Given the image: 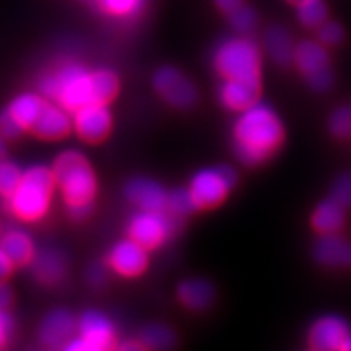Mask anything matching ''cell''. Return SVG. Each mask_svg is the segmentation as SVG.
Wrapping results in <instances>:
<instances>
[{"label": "cell", "mask_w": 351, "mask_h": 351, "mask_svg": "<svg viewBox=\"0 0 351 351\" xmlns=\"http://www.w3.org/2000/svg\"><path fill=\"white\" fill-rule=\"evenodd\" d=\"M238 114L232 124V152L245 166L262 165L282 147V121L274 109L258 101Z\"/></svg>", "instance_id": "cell-1"}, {"label": "cell", "mask_w": 351, "mask_h": 351, "mask_svg": "<svg viewBox=\"0 0 351 351\" xmlns=\"http://www.w3.org/2000/svg\"><path fill=\"white\" fill-rule=\"evenodd\" d=\"M52 173L70 217L78 221L90 217L98 194V179L88 158L78 150H65L56 158Z\"/></svg>", "instance_id": "cell-2"}, {"label": "cell", "mask_w": 351, "mask_h": 351, "mask_svg": "<svg viewBox=\"0 0 351 351\" xmlns=\"http://www.w3.org/2000/svg\"><path fill=\"white\" fill-rule=\"evenodd\" d=\"M56 192L52 168L29 166L23 171L19 186L7 197V207L13 217L25 223H36L49 213Z\"/></svg>", "instance_id": "cell-3"}, {"label": "cell", "mask_w": 351, "mask_h": 351, "mask_svg": "<svg viewBox=\"0 0 351 351\" xmlns=\"http://www.w3.org/2000/svg\"><path fill=\"white\" fill-rule=\"evenodd\" d=\"M41 95L69 112L93 101V72L80 64H64L41 80Z\"/></svg>", "instance_id": "cell-4"}, {"label": "cell", "mask_w": 351, "mask_h": 351, "mask_svg": "<svg viewBox=\"0 0 351 351\" xmlns=\"http://www.w3.org/2000/svg\"><path fill=\"white\" fill-rule=\"evenodd\" d=\"M261 64L258 46L244 34L225 39L213 52V69L221 80L261 83Z\"/></svg>", "instance_id": "cell-5"}, {"label": "cell", "mask_w": 351, "mask_h": 351, "mask_svg": "<svg viewBox=\"0 0 351 351\" xmlns=\"http://www.w3.org/2000/svg\"><path fill=\"white\" fill-rule=\"evenodd\" d=\"M293 64L296 65L298 72L301 73L311 90L324 93L332 88L333 70L324 44L309 41V39L296 44Z\"/></svg>", "instance_id": "cell-6"}, {"label": "cell", "mask_w": 351, "mask_h": 351, "mask_svg": "<svg viewBox=\"0 0 351 351\" xmlns=\"http://www.w3.org/2000/svg\"><path fill=\"white\" fill-rule=\"evenodd\" d=\"M236 184V173L230 166L204 168L194 174L189 184L197 208H213L226 199Z\"/></svg>", "instance_id": "cell-7"}, {"label": "cell", "mask_w": 351, "mask_h": 351, "mask_svg": "<svg viewBox=\"0 0 351 351\" xmlns=\"http://www.w3.org/2000/svg\"><path fill=\"white\" fill-rule=\"evenodd\" d=\"M116 346V327L106 314L85 311L78 317V332L65 345L69 351H103Z\"/></svg>", "instance_id": "cell-8"}, {"label": "cell", "mask_w": 351, "mask_h": 351, "mask_svg": "<svg viewBox=\"0 0 351 351\" xmlns=\"http://www.w3.org/2000/svg\"><path fill=\"white\" fill-rule=\"evenodd\" d=\"M176 231V217L166 210H138L132 215L127 225L129 238L137 241L145 249L161 247Z\"/></svg>", "instance_id": "cell-9"}, {"label": "cell", "mask_w": 351, "mask_h": 351, "mask_svg": "<svg viewBox=\"0 0 351 351\" xmlns=\"http://www.w3.org/2000/svg\"><path fill=\"white\" fill-rule=\"evenodd\" d=\"M46 98L36 93H21L15 96L8 106L0 112V134L8 140L19 138L32 127L41 114Z\"/></svg>", "instance_id": "cell-10"}, {"label": "cell", "mask_w": 351, "mask_h": 351, "mask_svg": "<svg viewBox=\"0 0 351 351\" xmlns=\"http://www.w3.org/2000/svg\"><path fill=\"white\" fill-rule=\"evenodd\" d=\"M153 88L156 95L176 109H189L197 103V88L186 73L173 65H163L153 75Z\"/></svg>", "instance_id": "cell-11"}, {"label": "cell", "mask_w": 351, "mask_h": 351, "mask_svg": "<svg viewBox=\"0 0 351 351\" xmlns=\"http://www.w3.org/2000/svg\"><path fill=\"white\" fill-rule=\"evenodd\" d=\"M72 124L82 140L88 143H101L112 130V114L108 104L88 103L73 112Z\"/></svg>", "instance_id": "cell-12"}, {"label": "cell", "mask_w": 351, "mask_h": 351, "mask_svg": "<svg viewBox=\"0 0 351 351\" xmlns=\"http://www.w3.org/2000/svg\"><path fill=\"white\" fill-rule=\"evenodd\" d=\"M351 339V327L340 315H324L315 320L307 333V343L315 351H345Z\"/></svg>", "instance_id": "cell-13"}, {"label": "cell", "mask_w": 351, "mask_h": 351, "mask_svg": "<svg viewBox=\"0 0 351 351\" xmlns=\"http://www.w3.org/2000/svg\"><path fill=\"white\" fill-rule=\"evenodd\" d=\"M108 265L114 274L124 278H135L148 267V249L132 238L121 239L108 254Z\"/></svg>", "instance_id": "cell-14"}, {"label": "cell", "mask_w": 351, "mask_h": 351, "mask_svg": "<svg viewBox=\"0 0 351 351\" xmlns=\"http://www.w3.org/2000/svg\"><path fill=\"white\" fill-rule=\"evenodd\" d=\"M78 332V319L67 309H54L41 319L38 339L47 348H65Z\"/></svg>", "instance_id": "cell-15"}, {"label": "cell", "mask_w": 351, "mask_h": 351, "mask_svg": "<svg viewBox=\"0 0 351 351\" xmlns=\"http://www.w3.org/2000/svg\"><path fill=\"white\" fill-rule=\"evenodd\" d=\"M72 129V117L69 116L67 109L46 99V104H44L36 122L33 124L32 132L38 138L54 142V140L67 137Z\"/></svg>", "instance_id": "cell-16"}, {"label": "cell", "mask_w": 351, "mask_h": 351, "mask_svg": "<svg viewBox=\"0 0 351 351\" xmlns=\"http://www.w3.org/2000/svg\"><path fill=\"white\" fill-rule=\"evenodd\" d=\"M125 197L138 210H166L168 191L160 182L148 178H134L127 182Z\"/></svg>", "instance_id": "cell-17"}, {"label": "cell", "mask_w": 351, "mask_h": 351, "mask_svg": "<svg viewBox=\"0 0 351 351\" xmlns=\"http://www.w3.org/2000/svg\"><path fill=\"white\" fill-rule=\"evenodd\" d=\"M29 265L34 278L44 287H56L67 276V258L59 249L44 247L36 251Z\"/></svg>", "instance_id": "cell-18"}, {"label": "cell", "mask_w": 351, "mask_h": 351, "mask_svg": "<svg viewBox=\"0 0 351 351\" xmlns=\"http://www.w3.org/2000/svg\"><path fill=\"white\" fill-rule=\"evenodd\" d=\"M262 85L257 82L221 80L218 86V101L223 108L241 112L258 101Z\"/></svg>", "instance_id": "cell-19"}, {"label": "cell", "mask_w": 351, "mask_h": 351, "mask_svg": "<svg viewBox=\"0 0 351 351\" xmlns=\"http://www.w3.org/2000/svg\"><path fill=\"white\" fill-rule=\"evenodd\" d=\"M0 247L15 263V267L29 265L38 251L32 234L25 230H20V228H13V230L3 232L2 238H0Z\"/></svg>", "instance_id": "cell-20"}, {"label": "cell", "mask_w": 351, "mask_h": 351, "mask_svg": "<svg viewBox=\"0 0 351 351\" xmlns=\"http://www.w3.org/2000/svg\"><path fill=\"white\" fill-rule=\"evenodd\" d=\"M179 302L189 311H205L215 300L213 285L204 278H187L176 289Z\"/></svg>", "instance_id": "cell-21"}, {"label": "cell", "mask_w": 351, "mask_h": 351, "mask_svg": "<svg viewBox=\"0 0 351 351\" xmlns=\"http://www.w3.org/2000/svg\"><path fill=\"white\" fill-rule=\"evenodd\" d=\"M350 243L341 238L339 232L320 234L314 244V258L326 267H341L348 262Z\"/></svg>", "instance_id": "cell-22"}, {"label": "cell", "mask_w": 351, "mask_h": 351, "mask_svg": "<svg viewBox=\"0 0 351 351\" xmlns=\"http://www.w3.org/2000/svg\"><path fill=\"white\" fill-rule=\"evenodd\" d=\"M263 44H265V51L269 52L270 59L274 60L280 67H287V65L293 64V56H295L296 44L293 43L291 34L283 26H270L267 29L265 38H263Z\"/></svg>", "instance_id": "cell-23"}, {"label": "cell", "mask_w": 351, "mask_h": 351, "mask_svg": "<svg viewBox=\"0 0 351 351\" xmlns=\"http://www.w3.org/2000/svg\"><path fill=\"white\" fill-rule=\"evenodd\" d=\"M345 207L333 199L322 200L311 215V225L319 234H332L339 232L345 225Z\"/></svg>", "instance_id": "cell-24"}, {"label": "cell", "mask_w": 351, "mask_h": 351, "mask_svg": "<svg viewBox=\"0 0 351 351\" xmlns=\"http://www.w3.org/2000/svg\"><path fill=\"white\" fill-rule=\"evenodd\" d=\"M119 93V78L109 69L93 70V101L109 104Z\"/></svg>", "instance_id": "cell-25"}, {"label": "cell", "mask_w": 351, "mask_h": 351, "mask_svg": "<svg viewBox=\"0 0 351 351\" xmlns=\"http://www.w3.org/2000/svg\"><path fill=\"white\" fill-rule=\"evenodd\" d=\"M296 13L306 28H319L327 19V5L324 0H298Z\"/></svg>", "instance_id": "cell-26"}, {"label": "cell", "mask_w": 351, "mask_h": 351, "mask_svg": "<svg viewBox=\"0 0 351 351\" xmlns=\"http://www.w3.org/2000/svg\"><path fill=\"white\" fill-rule=\"evenodd\" d=\"M98 7L114 19L129 20L143 10L145 0H96Z\"/></svg>", "instance_id": "cell-27"}, {"label": "cell", "mask_w": 351, "mask_h": 351, "mask_svg": "<svg viewBox=\"0 0 351 351\" xmlns=\"http://www.w3.org/2000/svg\"><path fill=\"white\" fill-rule=\"evenodd\" d=\"M174 333L165 326H148L140 333V343L148 350H166L174 345Z\"/></svg>", "instance_id": "cell-28"}, {"label": "cell", "mask_w": 351, "mask_h": 351, "mask_svg": "<svg viewBox=\"0 0 351 351\" xmlns=\"http://www.w3.org/2000/svg\"><path fill=\"white\" fill-rule=\"evenodd\" d=\"M197 205L194 199H192L191 191L187 189H174V191L168 192V204H166V212L174 215L176 218L186 217L195 212Z\"/></svg>", "instance_id": "cell-29"}, {"label": "cell", "mask_w": 351, "mask_h": 351, "mask_svg": "<svg viewBox=\"0 0 351 351\" xmlns=\"http://www.w3.org/2000/svg\"><path fill=\"white\" fill-rule=\"evenodd\" d=\"M23 169L5 156L0 158V197L7 199L8 195L19 186Z\"/></svg>", "instance_id": "cell-30"}, {"label": "cell", "mask_w": 351, "mask_h": 351, "mask_svg": "<svg viewBox=\"0 0 351 351\" xmlns=\"http://www.w3.org/2000/svg\"><path fill=\"white\" fill-rule=\"evenodd\" d=\"M228 21L232 26L236 33L239 34H247L251 33L257 25V13L252 10L251 7L247 5H241L232 10L231 13H228Z\"/></svg>", "instance_id": "cell-31"}, {"label": "cell", "mask_w": 351, "mask_h": 351, "mask_svg": "<svg viewBox=\"0 0 351 351\" xmlns=\"http://www.w3.org/2000/svg\"><path fill=\"white\" fill-rule=\"evenodd\" d=\"M328 130L335 138L351 137V109L350 106H341L335 109L328 117Z\"/></svg>", "instance_id": "cell-32"}, {"label": "cell", "mask_w": 351, "mask_h": 351, "mask_svg": "<svg viewBox=\"0 0 351 351\" xmlns=\"http://www.w3.org/2000/svg\"><path fill=\"white\" fill-rule=\"evenodd\" d=\"M330 199L339 202L341 207L351 208V173H343L335 179L330 189Z\"/></svg>", "instance_id": "cell-33"}, {"label": "cell", "mask_w": 351, "mask_h": 351, "mask_svg": "<svg viewBox=\"0 0 351 351\" xmlns=\"http://www.w3.org/2000/svg\"><path fill=\"white\" fill-rule=\"evenodd\" d=\"M343 28L335 21H324L317 28L319 43L324 46H337L343 41Z\"/></svg>", "instance_id": "cell-34"}, {"label": "cell", "mask_w": 351, "mask_h": 351, "mask_svg": "<svg viewBox=\"0 0 351 351\" xmlns=\"http://www.w3.org/2000/svg\"><path fill=\"white\" fill-rule=\"evenodd\" d=\"M13 322L12 314L8 311H0V350L5 348L10 341L12 335H13Z\"/></svg>", "instance_id": "cell-35"}, {"label": "cell", "mask_w": 351, "mask_h": 351, "mask_svg": "<svg viewBox=\"0 0 351 351\" xmlns=\"http://www.w3.org/2000/svg\"><path fill=\"white\" fill-rule=\"evenodd\" d=\"M13 304V291L5 282H0V311H10Z\"/></svg>", "instance_id": "cell-36"}, {"label": "cell", "mask_w": 351, "mask_h": 351, "mask_svg": "<svg viewBox=\"0 0 351 351\" xmlns=\"http://www.w3.org/2000/svg\"><path fill=\"white\" fill-rule=\"evenodd\" d=\"M13 269H15V263H13L3 249L0 247V282H5L8 276L12 275Z\"/></svg>", "instance_id": "cell-37"}, {"label": "cell", "mask_w": 351, "mask_h": 351, "mask_svg": "<svg viewBox=\"0 0 351 351\" xmlns=\"http://www.w3.org/2000/svg\"><path fill=\"white\" fill-rule=\"evenodd\" d=\"M244 3V0H215V5L218 7L219 12H223L225 15L231 13L232 10L241 7Z\"/></svg>", "instance_id": "cell-38"}, {"label": "cell", "mask_w": 351, "mask_h": 351, "mask_svg": "<svg viewBox=\"0 0 351 351\" xmlns=\"http://www.w3.org/2000/svg\"><path fill=\"white\" fill-rule=\"evenodd\" d=\"M106 278L104 275V269L101 265H93L90 270H88V280H90L91 285H101Z\"/></svg>", "instance_id": "cell-39"}, {"label": "cell", "mask_w": 351, "mask_h": 351, "mask_svg": "<svg viewBox=\"0 0 351 351\" xmlns=\"http://www.w3.org/2000/svg\"><path fill=\"white\" fill-rule=\"evenodd\" d=\"M5 152H7L5 137H3V135L0 134V158H3V156H5Z\"/></svg>", "instance_id": "cell-40"}, {"label": "cell", "mask_w": 351, "mask_h": 351, "mask_svg": "<svg viewBox=\"0 0 351 351\" xmlns=\"http://www.w3.org/2000/svg\"><path fill=\"white\" fill-rule=\"evenodd\" d=\"M346 267H351V243H350V247H348V262H346Z\"/></svg>", "instance_id": "cell-41"}, {"label": "cell", "mask_w": 351, "mask_h": 351, "mask_svg": "<svg viewBox=\"0 0 351 351\" xmlns=\"http://www.w3.org/2000/svg\"><path fill=\"white\" fill-rule=\"evenodd\" d=\"M345 351H351V339L348 340V343H346V348H345Z\"/></svg>", "instance_id": "cell-42"}, {"label": "cell", "mask_w": 351, "mask_h": 351, "mask_svg": "<svg viewBox=\"0 0 351 351\" xmlns=\"http://www.w3.org/2000/svg\"><path fill=\"white\" fill-rule=\"evenodd\" d=\"M3 234V226H2V221H0V238H2Z\"/></svg>", "instance_id": "cell-43"}, {"label": "cell", "mask_w": 351, "mask_h": 351, "mask_svg": "<svg viewBox=\"0 0 351 351\" xmlns=\"http://www.w3.org/2000/svg\"><path fill=\"white\" fill-rule=\"evenodd\" d=\"M289 2H298V0H289Z\"/></svg>", "instance_id": "cell-44"}, {"label": "cell", "mask_w": 351, "mask_h": 351, "mask_svg": "<svg viewBox=\"0 0 351 351\" xmlns=\"http://www.w3.org/2000/svg\"><path fill=\"white\" fill-rule=\"evenodd\" d=\"M350 109H351V104H350Z\"/></svg>", "instance_id": "cell-45"}]
</instances>
